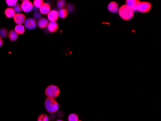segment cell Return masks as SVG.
<instances>
[{"label": "cell", "mask_w": 161, "mask_h": 121, "mask_svg": "<svg viewBox=\"0 0 161 121\" xmlns=\"http://www.w3.org/2000/svg\"><path fill=\"white\" fill-rule=\"evenodd\" d=\"M118 13L121 18L124 21H129L134 17V11L126 4L121 6Z\"/></svg>", "instance_id": "obj_1"}, {"label": "cell", "mask_w": 161, "mask_h": 121, "mask_svg": "<svg viewBox=\"0 0 161 121\" xmlns=\"http://www.w3.org/2000/svg\"><path fill=\"white\" fill-rule=\"evenodd\" d=\"M44 107L47 112L51 113L56 112L59 109V105L54 98H47L44 102Z\"/></svg>", "instance_id": "obj_2"}, {"label": "cell", "mask_w": 161, "mask_h": 121, "mask_svg": "<svg viewBox=\"0 0 161 121\" xmlns=\"http://www.w3.org/2000/svg\"><path fill=\"white\" fill-rule=\"evenodd\" d=\"M60 90L58 87L55 85L48 86L45 90V95L49 98H57L60 94Z\"/></svg>", "instance_id": "obj_3"}, {"label": "cell", "mask_w": 161, "mask_h": 121, "mask_svg": "<svg viewBox=\"0 0 161 121\" xmlns=\"http://www.w3.org/2000/svg\"><path fill=\"white\" fill-rule=\"evenodd\" d=\"M152 7V4L147 1H141L137 8V11L143 13H146L150 10Z\"/></svg>", "instance_id": "obj_4"}, {"label": "cell", "mask_w": 161, "mask_h": 121, "mask_svg": "<svg viewBox=\"0 0 161 121\" xmlns=\"http://www.w3.org/2000/svg\"><path fill=\"white\" fill-rule=\"evenodd\" d=\"M24 27L28 29H35L36 27L37 22L34 18H28L25 21Z\"/></svg>", "instance_id": "obj_5"}, {"label": "cell", "mask_w": 161, "mask_h": 121, "mask_svg": "<svg viewBox=\"0 0 161 121\" xmlns=\"http://www.w3.org/2000/svg\"><path fill=\"white\" fill-rule=\"evenodd\" d=\"M22 10L25 13L30 12L32 10L33 7V4L31 1L29 0L23 1H22V4H21Z\"/></svg>", "instance_id": "obj_6"}, {"label": "cell", "mask_w": 161, "mask_h": 121, "mask_svg": "<svg viewBox=\"0 0 161 121\" xmlns=\"http://www.w3.org/2000/svg\"><path fill=\"white\" fill-rule=\"evenodd\" d=\"M26 16L22 13L16 14L13 17L14 22L17 25H22L26 20Z\"/></svg>", "instance_id": "obj_7"}, {"label": "cell", "mask_w": 161, "mask_h": 121, "mask_svg": "<svg viewBox=\"0 0 161 121\" xmlns=\"http://www.w3.org/2000/svg\"><path fill=\"white\" fill-rule=\"evenodd\" d=\"M140 3L141 1L138 0H127L126 1V4L131 8L133 11H137L138 6Z\"/></svg>", "instance_id": "obj_8"}, {"label": "cell", "mask_w": 161, "mask_h": 121, "mask_svg": "<svg viewBox=\"0 0 161 121\" xmlns=\"http://www.w3.org/2000/svg\"><path fill=\"white\" fill-rule=\"evenodd\" d=\"M47 18L50 22H56L59 18L58 11L56 10H51L47 15Z\"/></svg>", "instance_id": "obj_9"}, {"label": "cell", "mask_w": 161, "mask_h": 121, "mask_svg": "<svg viewBox=\"0 0 161 121\" xmlns=\"http://www.w3.org/2000/svg\"><path fill=\"white\" fill-rule=\"evenodd\" d=\"M41 14L43 15H48L51 11L50 6L48 3H44L42 6L39 9Z\"/></svg>", "instance_id": "obj_10"}, {"label": "cell", "mask_w": 161, "mask_h": 121, "mask_svg": "<svg viewBox=\"0 0 161 121\" xmlns=\"http://www.w3.org/2000/svg\"><path fill=\"white\" fill-rule=\"evenodd\" d=\"M108 9L109 11L113 13H116L118 12L119 8L117 3L115 1H112L108 4Z\"/></svg>", "instance_id": "obj_11"}, {"label": "cell", "mask_w": 161, "mask_h": 121, "mask_svg": "<svg viewBox=\"0 0 161 121\" xmlns=\"http://www.w3.org/2000/svg\"><path fill=\"white\" fill-rule=\"evenodd\" d=\"M48 23L49 22H48V19H47L45 18H42L40 19H39L37 23V25L41 29H44L47 27Z\"/></svg>", "instance_id": "obj_12"}, {"label": "cell", "mask_w": 161, "mask_h": 121, "mask_svg": "<svg viewBox=\"0 0 161 121\" xmlns=\"http://www.w3.org/2000/svg\"><path fill=\"white\" fill-rule=\"evenodd\" d=\"M47 29L51 33H55L59 29V25L56 22H50L47 26Z\"/></svg>", "instance_id": "obj_13"}, {"label": "cell", "mask_w": 161, "mask_h": 121, "mask_svg": "<svg viewBox=\"0 0 161 121\" xmlns=\"http://www.w3.org/2000/svg\"><path fill=\"white\" fill-rule=\"evenodd\" d=\"M8 36L11 41H15L18 39V35L14 30H11L8 33Z\"/></svg>", "instance_id": "obj_14"}, {"label": "cell", "mask_w": 161, "mask_h": 121, "mask_svg": "<svg viewBox=\"0 0 161 121\" xmlns=\"http://www.w3.org/2000/svg\"><path fill=\"white\" fill-rule=\"evenodd\" d=\"M4 14L7 18H12L15 15L16 12L13 8L8 7L4 11Z\"/></svg>", "instance_id": "obj_15"}, {"label": "cell", "mask_w": 161, "mask_h": 121, "mask_svg": "<svg viewBox=\"0 0 161 121\" xmlns=\"http://www.w3.org/2000/svg\"><path fill=\"white\" fill-rule=\"evenodd\" d=\"M59 17L61 19H65L68 15V11L67 9H59L58 11Z\"/></svg>", "instance_id": "obj_16"}, {"label": "cell", "mask_w": 161, "mask_h": 121, "mask_svg": "<svg viewBox=\"0 0 161 121\" xmlns=\"http://www.w3.org/2000/svg\"><path fill=\"white\" fill-rule=\"evenodd\" d=\"M15 32L18 35H22L24 33L25 27L23 25H17L15 27Z\"/></svg>", "instance_id": "obj_17"}, {"label": "cell", "mask_w": 161, "mask_h": 121, "mask_svg": "<svg viewBox=\"0 0 161 121\" xmlns=\"http://www.w3.org/2000/svg\"><path fill=\"white\" fill-rule=\"evenodd\" d=\"M68 121H79V117L75 113H71L68 115Z\"/></svg>", "instance_id": "obj_18"}, {"label": "cell", "mask_w": 161, "mask_h": 121, "mask_svg": "<svg viewBox=\"0 0 161 121\" xmlns=\"http://www.w3.org/2000/svg\"><path fill=\"white\" fill-rule=\"evenodd\" d=\"M44 3L42 0H34L33 1V6L37 9H40Z\"/></svg>", "instance_id": "obj_19"}, {"label": "cell", "mask_w": 161, "mask_h": 121, "mask_svg": "<svg viewBox=\"0 0 161 121\" xmlns=\"http://www.w3.org/2000/svg\"><path fill=\"white\" fill-rule=\"evenodd\" d=\"M8 35V31L6 28H2L0 30V36L1 38H6Z\"/></svg>", "instance_id": "obj_20"}, {"label": "cell", "mask_w": 161, "mask_h": 121, "mask_svg": "<svg viewBox=\"0 0 161 121\" xmlns=\"http://www.w3.org/2000/svg\"><path fill=\"white\" fill-rule=\"evenodd\" d=\"M37 121H49V118L46 114H41L38 117Z\"/></svg>", "instance_id": "obj_21"}, {"label": "cell", "mask_w": 161, "mask_h": 121, "mask_svg": "<svg viewBox=\"0 0 161 121\" xmlns=\"http://www.w3.org/2000/svg\"><path fill=\"white\" fill-rule=\"evenodd\" d=\"M6 4L10 7L14 6L17 4V0H6Z\"/></svg>", "instance_id": "obj_22"}, {"label": "cell", "mask_w": 161, "mask_h": 121, "mask_svg": "<svg viewBox=\"0 0 161 121\" xmlns=\"http://www.w3.org/2000/svg\"><path fill=\"white\" fill-rule=\"evenodd\" d=\"M13 9L15 11V12L16 13V14L19 13L21 12V11H22L21 6V4H16L15 6H14Z\"/></svg>", "instance_id": "obj_23"}, {"label": "cell", "mask_w": 161, "mask_h": 121, "mask_svg": "<svg viewBox=\"0 0 161 121\" xmlns=\"http://www.w3.org/2000/svg\"><path fill=\"white\" fill-rule=\"evenodd\" d=\"M66 2L65 1L63 0H60L57 1V6L59 9H63V7L65 6Z\"/></svg>", "instance_id": "obj_24"}, {"label": "cell", "mask_w": 161, "mask_h": 121, "mask_svg": "<svg viewBox=\"0 0 161 121\" xmlns=\"http://www.w3.org/2000/svg\"><path fill=\"white\" fill-rule=\"evenodd\" d=\"M33 18L34 19H40L41 18V14L40 12H36L33 13Z\"/></svg>", "instance_id": "obj_25"}, {"label": "cell", "mask_w": 161, "mask_h": 121, "mask_svg": "<svg viewBox=\"0 0 161 121\" xmlns=\"http://www.w3.org/2000/svg\"><path fill=\"white\" fill-rule=\"evenodd\" d=\"M3 44H4V41H3V38L0 36V47H2Z\"/></svg>", "instance_id": "obj_26"}, {"label": "cell", "mask_w": 161, "mask_h": 121, "mask_svg": "<svg viewBox=\"0 0 161 121\" xmlns=\"http://www.w3.org/2000/svg\"><path fill=\"white\" fill-rule=\"evenodd\" d=\"M32 9L33 11H35V12H37V11H38V9L36 8V7H35V6H33Z\"/></svg>", "instance_id": "obj_27"}, {"label": "cell", "mask_w": 161, "mask_h": 121, "mask_svg": "<svg viewBox=\"0 0 161 121\" xmlns=\"http://www.w3.org/2000/svg\"><path fill=\"white\" fill-rule=\"evenodd\" d=\"M56 121H63V120H56Z\"/></svg>", "instance_id": "obj_28"}]
</instances>
